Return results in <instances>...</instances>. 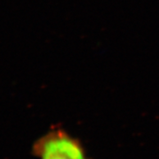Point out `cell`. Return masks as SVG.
<instances>
[{
	"mask_svg": "<svg viewBox=\"0 0 159 159\" xmlns=\"http://www.w3.org/2000/svg\"><path fill=\"white\" fill-rule=\"evenodd\" d=\"M41 159H89L81 143L62 130L51 131L34 144Z\"/></svg>",
	"mask_w": 159,
	"mask_h": 159,
	"instance_id": "1",
	"label": "cell"
}]
</instances>
